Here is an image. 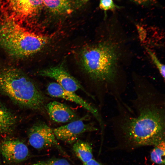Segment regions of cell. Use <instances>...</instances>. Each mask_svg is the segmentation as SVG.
Masks as SVG:
<instances>
[{"label":"cell","mask_w":165,"mask_h":165,"mask_svg":"<svg viewBox=\"0 0 165 165\" xmlns=\"http://www.w3.org/2000/svg\"><path fill=\"white\" fill-rule=\"evenodd\" d=\"M48 37L8 19L0 25V48L13 57H28L40 51L48 42Z\"/></svg>","instance_id":"277c9868"},{"label":"cell","mask_w":165,"mask_h":165,"mask_svg":"<svg viewBox=\"0 0 165 165\" xmlns=\"http://www.w3.org/2000/svg\"><path fill=\"white\" fill-rule=\"evenodd\" d=\"M146 50L149 55L150 56L154 63L156 65L159 72L160 74L163 79H165V66L162 64L158 58L151 50L148 48H146Z\"/></svg>","instance_id":"e0dca14e"},{"label":"cell","mask_w":165,"mask_h":165,"mask_svg":"<svg viewBox=\"0 0 165 165\" xmlns=\"http://www.w3.org/2000/svg\"><path fill=\"white\" fill-rule=\"evenodd\" d=\"M45 108L50 119L55 122L66 123L77 119V115L74 111L61 103L56 101L50 102Z\"/></svg>","instance_id":"8fae6325"},{"label":"cell","mask_w":165,"mask_h":165,"mask_svg":"<svg viewBox=\"0 0 165 165\" xmlns=\"http://www.w3.org/2000/svg\"><path fill=\"white\" fill-rule=\"evenodd\" d=\"M134 97L128 105L116 100L117 112L113 128L132 148L155 145L165 140L164 95L149 84L135 83Z\"/></svg>","instance_id":"6da1fadb"},{"label":"cell","mask_w":165,"mask_h":165,"mask_svg":"<svg viewBox=\"0 0 165 165\" xmlns=\"http://www.w3.org/2000/svg\"><path fill=\"white\" fill-rule=\"evenodd\" d=\"M99 7L104 11L114 10L119 8L113 0H100Z\"/></svg>","instance_id":"ac0fdd59"},{"label":"cell","mask_w":165,"mask_h":165,"mask_svg":"<svg viewBox=\"0 0 165 165\" xmlns=\"http://www.w3.org/2000/svg\"><path fill=\"white\" fill-rule=\"evenodd\" d=\"M83 165H103L94 159L83 163Z\"/></svg>","instance_id":"44dd1931"},{"label":"cell","mask_w":165,"mask_h":165,"mask_svg":"<svg viewBox=\"0 0 165 165\" xmlns=\"http://www.w3.org/2000/svg\"><path fill=\"white\" fill-rule=\"evenodd\" d=\"M138 5L146 6L152 3L154 0H132Z\"/></svg>","instance_id":"ffe728a7"},{"label":"cell","mask_w":165,"mask_h":165,"mask_svg":"<svg viewBox=\"0 0 165 165\" xmlns=\"http://www.w3.org/2000/svg\"><path fill=\"white\" fill-rule=\"evenodd\" d=\"M85 117L69 122L66 125L53 129L57 139L67 143H74L78 140L79 136L87 132L97 130L92 123L84 121Z\"/></svg>","instance_id":"52a82bcc"},{"label":"cell","mask_w":165,"mask_h":165,"mask_svg":"<svg viewBox=\"0 0 165 165\" xmlns=\"http://www.w3.org/2000/svg\"><path fill=\"white\" fill-rule=\"evenodd\" d=\"M28 139L30 145L35 148L55 147L62 151L53 129L44 123H36L31 127L28 131Z\"/></svg>","instance_id":"8992f818"},{"label":"cell","mask_w":165,"mask_h":165,"mask_svg":"<svg viewBox=\"0 0 165 165\" xmlns=\"http://www.w3.org/2000/svg\"><path fill=\"white\" fill-rule=\"evenodd\" d=\"M39 75L51 78L63 88L73 92L81 90L89 97H94L88 93L80 82L72 76L62 65L50 67L40 71L38 72Z\"/></svg>","instance_id":"9c48e42d"},{"label":"cell","mask_w":165,"mask_h":165,"mask_svg":"<svg viewBox=\"0 0 165 165\" xmlns=\"http://www.w3.org/2000/svg\"><path fill=\"white\" fill-rule=\"evenodd\" d=\"M46 90L50 96L73 102L89 112L96 118L99 123L102 131H103L104 127L103 121L97 109L77 95L75 92L65 90L57 82L49 83Z\"/></svg>","instance_id":"ba28073f"},{"label":"cell","mask_w":165,"mask_h":165,"mask_svg":"<svg viewBox=\"0 0 165 165\" xmlns=\"http://www.w3.org/2000/svg\"><path fill=\"white\" fill-rule=\"evenodd\" d=\"M0 153L4 159L10 163L22 162L29 155L26 145L16 139H7L2 141L0 144Z\"/></svg>","instance_id":"30bf717a"},{"label":"cell","mask_w":165,"mask_h":165,"mask_svg":"<svg viewBox=\"0 0 165 165\" xmlns=\"http://www.w3.org/2000/svg\"><path fill=\"white\" fill-rule=\"evenodd\" d=\"M30 165H70L69 162L63 158H53L41 161Z\"/></svg>","instance_id":"2e32d148"},{"label":"cell","mask_w":165,"mask_h":165,"mask_svg":"<svg viewBox=\"0 0 165 165\" xmlns=\"http://www.w3.org/2000/svg\"><path fill=\"white\" fill-rule=\"evenodd\" d=\"M72 148L76 156L83 163L93 158L92 148L88 142L77 140L73 143Z\"/></svg>","instance_id":"5bb4252c"},{"label":"cell","mask_w":165,"mask_h":165,"mask_svg":"<svg viewBox=\"0 0 165 165\" xmlns=\"http://www.w3.org/2000/svg\"><path fill=\"white\" fill-rule=\"evenodd\" d=\"M7 19L18 23L36 16L44 6L43 0H5Z\"/></svg>","instance_id":"5b68a950"},{"label":"cell","mask_w":165,"mask_h":165,"mask_svg":"<svg viewBox=\"0 0 165 165\" xmlns=\"http://www.w3.org/2000/svg\"><path fill=\"white\" fill-rule=\"evenodd\" d=\"M118 50L117 44L108 40L85 48L80 55L85 72L92 79L103 84L115 99L121 98L124 90L117 82Z\"/></svg>","instance_id":"7a4b0ae2"},{"label":"cell","mask_w":165,"mask_h":165,"mask_svg":"<svg viewBox=\"0 0 165 165\" xmlns=\"http://www.w3.org/2000/svg\"><path fill=\"white\" fill-rule=\"evenodd\" d=\"M89 0H82V1L84 2H86L88 1Z\"/></svg>","instance_id":"7402d4cb"},{"label":"cell","mask_w":165,"mask_h":165,"mask_svg":"<svg viewBox=\"0 0 165 165\" xmlns=\"http://www.w3.org/2000/svg\"><path fill=\"white\" fill-rule=\"evenodd\" d=\"M44 6L50 12L56 15H62L72 12L75 0H43Z\"/></svg>","instance_id":"4fadbf2b"},{"label":"cell","mask_w":165,"mask_h":165,"mask_svg":"<svg viewBox=\"0 0 165 165\" xmlns=\"http://www.w3.org/2000/svg\"><path fill=\"white\" fill-rule=\"evenodd\" d=\"M137 29L141 41H143L146 37L145 31L143 28L139 25L137 26Z\"/></svg>","instance_id":"d6986e66"},{"label":"cell","mask_w":165,"mask_h":165,"mask_svg":"<svg viewBox=\"0 0 165 165\" xmlns=\"http://www.w3.org/2000/svg\"><path fill=\"white\" fill-rule=\"evenodd\" d=\"M165 141H163L155 145L151 152V160L156 164L160 165H165Z\"/></svg>","instance_id":"9a60e30c"},{"label":"cell","mask_w":165,"mask_h":165,"mask_svg":"<svg viewBox=\"0 0 165 165\" xmlns=\"http://www.w3.org/2000/svg\"><path fill=\"white\" fill-rule=\"evenodd\" d=\"M16 122V117L0 102V136L11 133Z\"/></svg>","instance_id":"7c38bea8"},{"label":"cell","mask_w":165,"mask_h":165,"mask_svg":"<svg viewBox=\"0 0 165 165\" xmlns=\"http://www.w3.org/2000/svg\"><path fill=\"white\" fill-rule=\"evenodd\" d=\"M0 93L16 104L35 110L45 106V96L24 72L15 68L0 70Z\"/></svg>","instance_id":"3957f363"}]
</instances>
